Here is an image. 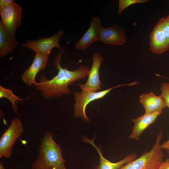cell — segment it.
I'll list each match as a JSON object with an SVG mask.
<instances>
[{"label": "cell", "mask_w": 169, "mask_h": 169, "mask_svg": "<svg viewBox=\"0 0 169 169\" xmlns=\"http://www.w3.org/2000/svg\"><path fill=\"white\" fill-rule=\"evenodd\" d=\"M64 51H62L58 54L54 62V65L58 70L57 74L49 79L42 75L39 82L34 84L36 89L41 92L45 100L69 95L71 91L68 89V86L89 74L90 69L84 65L81 64L74 71L69 70L66 67L63 68L61 66L60 61Z\"/></svg>", "instance_id": "6da1fadb"}, {"label": "cell", "mask_w": 169, "mask_h": 169, "mask_svg": "<svg viewBox=\"0 0 169 169\" xmlns=\"http://www.w3.org/2000/svg\"><path fill=\"white\" fill-rule=\"evenodd\" d=\"M61 148L53 138L52 133L45 131L38 149V154L31 169H66Z\"/></svg>", "instance_id": "7a4b0ae2"}, {"label": "cell", "mask_w": 169, "mask_h": 169, "mask_svg": "<svg viewBox=\"0 0 169 169\" xmlns=\"http://www.w3.org/2000/svg\"><path fill=\"white\" fill-rule=\"evenodd\" d=\"M162 136L161 130L150 151L144 152L139 157L124 165L120 169H158L164 156L161 144Z\"/></svg>", "instance_id": "3957f363"}, {"label": "cell", "mask_w": 169, "mask_h": 169, "mask_svg": "<svg viewBox=\"0 0 169 169\" xmlns=\"http://www.w3.org/2000/svg\"><path fill=\"white\" fill-rule=\"evenodd\" d=\"M24 130L20 119L16 117L12 119L8 128L0 139V158H9L12 155L13 146L17 140L23 134Z\"/></svg>", "instance_id": "277c9868"}, {"label": "cell", "mask_w": 169, "mask_h": 169, "mask_svg": "<svg viewBox=\"0 0 169 169\" xmlns=\"http://www.w3.org/2000/svg\"><path fill=\"white\" fill-rule=\"evenodd\" d=\"M135 85L134 82L120 84L109 89L98 92H90L82 91L74 93L75 103L74 105V115L76 117H80L85 122H89L90 120L85 113L86 107L91 102L104 97L111 90L121 86Z\"/></svg>", "instance_id": "5b68a950"}, {"label": "cell", "mask_w": 169, "mask_h": 169, "mask_svg": "<svg viewBox=\"0 0 169 169\" xmlns=\"http://www.w3.org/2000/svg\"><path fill=\"white\" fill-rule=\"evenodd\" d=\"M64 33V30L61 29L50 37L45 38L43 37L37 40L28 41L23 44L22 46L32 50L36 53L42 54L49 56L54 47H57L61 50H63L60 45L59 42L61 38Z\"/></svg>", "instance_id": "8992f818"}, {"label": "cell", "mask_w": 169, "mask_h": 169, "mask_svg": "<svg viewBox=\"0 0 169 169\" xmlns=\"http://www.w3.org/2000/svg\"><path fill=\"white\" fill-rule=\"evenodd\" d=\"M1 22L10 32L15 34L21 23L22 8L13 2L0 10Z\"/></svg>", "instance_id": "52a82bcc"}, {"label": "cell", "mask_w": 169, "mask_h": 169, "mask_svg": "<svg viewBox=\"0 0 169 169\" xmlns=\"http://www.w3.org/2000/svg\"><path fill=\"white\" fill-rule=\"evenodd\" d=\"M93 60L92 66L86 83L84 84H78L83 91L94 92L101 89L100 86L102 84L100 80L99 71L103 58L100 54L95 52L93 54Z\"/></svg>", "instance_id": "ba28073f"}, {"label": "cell", "mask_w": 169, "mask_h": 169, "mask_svg": "<svg viewBox=\"0 0 169 169\" xmlns=\"http://www.w3.org/2000/svg\"><path fill=\"white\" fill-rule=\"evenodd\" d=\"M103 28L100 19L97 17H91L89 28L75 44L76 49H85L94 43L100 41Z\"/></svg>", "instance_id": "9c48e42d"}, {"label": "cell", "mask_w": 169, "mask_h": 169, "mask_svg": "<svg viewBox=\"0 0 169 169\" xmlns=\"http://www.w3.org/2000/svg\"><path fill=\"white\" fill-rule=\"evenodd\" d=\"M126 34L124 29L117 24L103 28L100 41L106 44L122 46L125 43Z\"/></svg>", "instance_id": "30bf717a"}, {"label": "cell", "mask_w": 169, "mask_h": 169, "mask_svg": "<svg viewBox=\"0 0 169 169\" xmlns=\"http://www.w3.org/2000/svg\"><path fill=\"white\" fill-rule=\"evenodd\" d=\"M48 59V56L42 54L36 53L32 64L22 75V79L25 84L30 86L36 83L35 79L36 75L44 68Z\"/></svg>", "instance_id": "8fae6325"}, {"label": "cell", "mask_w": 169, "mask_h": 169, "mask_svg": "<svg viewBox=\"0 0 169 169\" xmlns=\"http://www.w3.org/2000/svg\"><path fill=\"white\" fill-rule=\"evenodd\" d=\"M162 111L145 114L136 118L132 119L134 125L129 136L131 140L138 141L143 131L151 124L153 123Z\"/></svg>", "instance_id": "7c38bea8"}, {"label": "cell", "mask_w": 169, "mask_h": 169, "mask_svg": "<svg viewBox=\"0 0 169 169\" xmlns=\"http://www.w3.org/2000/svg\"><path fill=\"white\" fill-rule=\"evenodd\" d=\"M94 140L89 139L86 137L83 138L82 140L90 143L97 150L100 156L99 164L96 166L95 169H120L124 165L135 160L137 155L135 153L129 154L120 161L112 162L106 159L103 156L100 147L96 146L94 143Z\"/></svg>", "instance_id": "4fadbf2b"}, {"label": "cell", "mask_w": 169, "mask_h": 169, "mask_svg": "<svg viewBox=\"0 0 169 169\" xmlns=\"http://www.w3.org/2000/svg\"><path fill=\"white\" fill-rule=\"evenodd\" d=\"M151 50L156 54H161L169 49V44L160 25L157 23L149 37Z\"/></svg>", "instance_id": "5bb4252c"}, {"label": "cell", "mask_w": 169, "mask_h": 169, "mask_svg": "<svg viewBox=\"0 0 169 169\" xmlns=\"http://www.w3.org/2000/svg\"><path fill=\"white\" fill-rule=\"evenodd\" d=\"M139 101L145 109V114L162 111L166 107L161 95L157 96L152 92L141 94Z\"/></svg>", "instance_id": "9a60e30c"}, {"label": "cell", "mask_w": 169, "mask_h": 169, "mask_svg": "<svg viewBox=\"0 0 169 169\" xmlns=\"http://www.w3.org/2000/svg\"><path fill=\"white\" fill-rule=\"evenodd\" d=\"M15 34L8 31L0 21V57L7 55L17 46Z\"/></svg>", "instance_id": "2e32d148"}, {"label": "cell", "mask_w": 169, "mask_h": 169, "mask_svg": "<svg viewBox=\"0 0 169 169\" xmlns=\"http://www.w3.org/2000/svg\"><path fill=\"white\" fill-rule=\"evenodd\" d=\"M6 98L10 102L11 108L15 113H18V108L16 105L15 102L16 100H24L26 99H22L14 95L12 91L9 89L5 88L0 86V98Z\"/></svg>", "instance_id": "e0dca14e"}, {"label": "cell", "mask_w": 169, "mask_h": 169, "mask_svg": "<svg viewBox=\"0 0 169 169\" xmlns=\"http://www.w3.org/2000/svg\"><path fill=\"white\" fill-rule=\"evenodd\" d=\"M148 0H119L118 13L120 14L127 8L134 4L145 3Z\"/></svg>", "instance_id": "ac0fdd59"}, {"label": "cell", "mask_w": 169, "mask_h": 169, "mask_svg": "<svg viewBox=\"0 0 169 169\" xmlns=\"http://www.w3.org/2000/svg\"><path fill=\"white\" fill-rule=\"evenodd\" d=\"M163 32L169 44V15L160 18L157 23Z\"/></svg>", "instance_id": "d6986e66"}, {"label": "cell", "mask_w": 169, "mask_h": 169, "mask_svg": "<svg viewBox=\"0 0 169 169\" xmlns=\"http://www.w3.org/2000/svg\"><path fill=\"white\" fill-rule=\"evenodd\" d=\"M160 89L161 91V95L166 106L169 108V82L162 83L161 85Z\"/></svg>", "instance_id": "ffe728a7"}, {"label": "cell", "mask_w": 169, "mask_h": 169, "mask_svg": "<svg viewBox=\"0 0 169 169\" xmlns=\"http://www.w3.org/2000/svg\"><path fill=\"white\" fill-rule=\"evenodd\" d=\"M14 1L13 0H0V10Z\"/></svg>", "instance_id": "44dd1931"}, {"label": "cell", "mask_w": 169, "mask_h": 169, "mask_svg": "<svg viewBox=\"0 0 169 169\" xmlns=\"http://www.w3.org/2000/svg\"><path fill=\"white\" fill-rule=\"evenodd\" d=\"M158 169H169V158L162 162Z\"/></svg>", "instance_id": "7402d4cb"}, {"label": "cell", "mask_w": 169, "mask_h": 169, "mask_svg": "<svg viewBox=\"0 0 169 169\" xmlns=\"http://www.w3.org/2000/svg\"><path fill=\"white\" fill-rule=\"evenodd\" d=\"M162 149L169 151V139L161 145Z\"/></svg>", "instance_id": "603a6c76"}, {"label": "cell", "mask_w": 169, "mask_h": 169, "mask_svg": "<svg viewBox=\"0 0 169 169\" xmlns=\"http://www.w3.org/2000/svg\"><path fill=\"white\" fill-rule=\"evenodd\" d=\"M0 169H5L3 161H2L0 163Z\"/></svg>", "instance_id": "cb8c5ba5"}, {"label": "cell", "mask_w": 169, "mask_h": 169, "mask_svg": "<svg viewBox=\"0 0 169 169\" xmlns=\"http://www.w3.org/2000/svg\"><path fill=\"white\" fill-rule=\"evenodd\" d=\"M167 153L168 154V156H169V151H167Z\"/></svg>", "instance_id": "d4e9b609"}, {"label": "cell", "mask_w": 169, "mask_h": 169, "mask_svg": "<svg viewBox=\"0 0 169 169\" xmlns=\"http://www.w3.org/2000/svg\"><path fill=\"white\" fill-rule=\"evenodd\" d=\"M162 77H164V78H166V79H168L169 80V78H167L164 77H163V76H162Z\"/></svg>", "instance_id": "484cf974"}, {"label": "cell", "mask_w": 169, "mask_h": 169, "mask_svg": "<svg viewBox=\"0 0 169 169\" xmlns=\"http://www.w3.org/2000/svg\"><path fill=\"white\" fill-rule=\"evenodd\" d=\"M9 169H15L13 168H11Z\"/></svg>", "instance_id": "4316f807"}]
</instances>
